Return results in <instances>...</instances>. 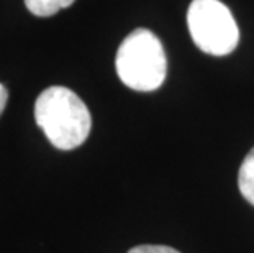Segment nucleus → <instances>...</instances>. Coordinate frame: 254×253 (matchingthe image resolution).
Masks as SVG:
<instances>
[{
  "label": "nucleus",
  "instance_id": "nucleus-1",
  "mask_svg": "<svg viewBox=\"0 0 254 253\" xmlns=\"http://www.w3.org/2000/svg\"><path fill=\"white\" fill-rule=\"evenodd\" d=\"M35 120L58 150H74L87 140L92 117L82 99L71 89L53 85L35 102Z\"/></svg>",
  "mask_w": 254,
  "mask_h": 253
},
{
  "label": "nucleus",
  "instance_id": "nucleus-7",
  "mask_svg": "<svg viewBox=\"0 0 254 253\" xmlns=\"http://www.w3.org/2000/svg\"><path fill=\"white\" fill-rule=\"evenodd\" d=\"M7 99H8V92L5 89V85L0 83V115H2L5 105H7Z\"/></svg>",
  "mask_w": 254,
  "mask_h": 253
},
{
  "label": "nucleus",
  "instance_id": "nucleus-6",
  "mask_svg": "<svg viewBox=\"0 0 254 253\" xmlns=\"http://www.w3.org/2000/svg\"><path fill=\"white\" fill-rule=\"evenodd\" d=\"M128 253H181L166 245H139L134 247Z\"/></svg>",
  "mask_w": 254,
  "mask_h": 253
},
{
  "label": "nucleus",
  "instance_id": "nucleus-3",
  "mask_svg": "<svg viewBox=\"0 0 254 253\" xmlns=\"http://www.w3.org/2000/svg\"><path fill=\"white\" fill-rule=\"evenodd\" d=\"M187 25L193 43L207 55H230L240 43L236 20L220 0H192Z\"/></svg>",
  "mask_w": 254,
  "mask_h": 253
},
{
  "label": "nucleus",
  "instance_id": "nucleus-5",
  "mask_svg": "<svg viewBox=\"0 0 254 253\" xmlns=\"http://www.w3.org/2000/svg\"><path fill=\"white\" fill-rule=\"evenodd\" d=\"M74 0H25L26 8L36 17H51L59 10L71 7Z\"/></svg>",
  "mask_w": 254,
  "mask_h": 253
},
{
  "label": "nucleus",
  "instance_id": "nucleus-4",
  "mask_svg": "<svg viewBox=\"0 0 254 253\" xmlns=\"http://www.w3.org/2000/svg\"><path fill=\"white\" fill-rule=\"evenodd\" d=\"M238 186L240 192L248 202L254 206V148L246 155L241 163L240 174H238Z\"/></svg>",
  "mask_w": 254,
  "mask_h": 253
},
{
  "label": "nucleus",
  "instance_id": "nucleus-2",
  "mask_svg": "<svg viewBox=\"0 0 254 253\" xmlns=\"http://www.w3.org/2000/svg\"><path fill=\"white\" fill-rule=\"evenodd\" d=\"M115 66L118 78L127 87L151 92L166 79V53L153 31L138 28L131 31L118 48Z\"/></svg>",
  "mask_w": 254,
  "mask_h": 253
}]
</instances>
